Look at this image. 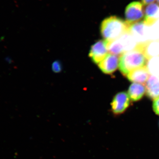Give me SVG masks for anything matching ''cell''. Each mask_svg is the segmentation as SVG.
Listing matches in <instances>:
<instances>
[{
  "mask_svg": "<svg viewBox=\"0 0 159 159\" xmlns=\"http://www.w3.org/2000/svg\"><path fill=\"white\" fill-rule=\"evenodd\" d=\"M119 61V57L117 55L107 54L98 64V66L102 73L106 74H111L118 69Z\"/></svg>",
  "mask_w": 159,
  "mask_h": 159,
  "instance_id": "52a82bcc",
  "label": "cell"
},
{
  "mask_svg": "<svg viewBox=\"0 0 159 159\" xmlns=\"http://www.w3.org/2000/svg\"><path fill=\"white\" fill-rule=\"evenodd\" d=\"M128 95L130 99L133 101H139L144 97L146 93V87L142 84H132L128 91Z\"/></svg>",
  "mask_w": 159,
  "mask_h": 159,
  "instance_id": "7c38bea8",
  "label": "cell"
},
{
  "mask_svg": "<svg viewBox=\"0 0 159 159\" xmlns=\"http://www.w3.org/2000/svg\"><path fill=\"white\" fill-rule=\"evenodd\" d=\"M155 0H142V4L144 6L148 5L153 2Z\"/></svg>",
  "mask_w": 159,
  "mask_h": 159,
  "instance_id": "ac0fdd59",
  "label": "cell"
},
{
  "mask_svg": "<svg viewBox=\"0 0 159 159\" xmlns=\"http://www.w3.org/2000/svg\"><path fill=\"white\" fill-rule=\"evenodd\" d=\"M129 25L116 16H111L103 20L100 25V33L107 41L118 39L128 32Z\"/></svg>",
  "mask_w": 159,
  "mask_h": 159,
  "instance_id": "6da1fadb",
  "label": "cell"
},
{
  "mask_svg": "<svg viewBox=\"0 0 159 159\" xmlns=\"http://www.w3.org/2000/svg\"><path fill=\"white\" fill-rule=\"evenodd\" d=\"M130 98L128 94L125 92H120L116 94L111 102L112 111L116 115L123 113L129 107Z\"/></svg>",
  "mask_w": 159,
  "mask_h": 159,
  "instance_id": "5b68a950",
  "label": "cell"
},
{
  "mask_svg": "<svg viewBox=\"0 0 159 159\" xmlns=\"http://www.w3.org/2000/svg\"><path fill=\"white\" fill-rule=\"evenodd\" d=\"M152 107L156 114L159 116V98L154 100Z\"/></svg>",
  "mask_w": 159,
  "mask_h": 159,
  "instance_id": "e0dca14e",
  "label": "cell"
},
{
  "mask_svg": "<svg viewBox=\"0 0 159 159\" xmlns=\"http://www.w3.org/2000/svg\"><path fill=\"white\" fill-rule=\"evenodd\" d=\"M143 5L139 2L129 4L125 10V22L128 25L139 22L144 16Z\"/></svg>",
  "mask_w": 159,
  "mask_h": 159,
  "instance_id": "3957f363",
  "label": "cell"
},
{
  "mask_svg": "<svg viewBox=\"0 0 159 159\" xmlns=\"http://www.w3.org/2000/svg\"><path fill=\"white\" fill-rule=\"evenodd\" d=\"M52 70L55 73H59L62 70V66L59 61H56L52 64Z\"/></svg>",
  "mask_w": 159,
  "mask_h": 159,
  "instance_id": "2e32d148",
  "label": "cell"
},
{
  "mask_svg": "<svg viewBox=\"0 0 159 159\" xmlns=\"http://www.w3.org/2000/svg\"><path fill=\"white\" fill-rule=\"evenodd\" d=\"M149 28L143 21H139L129 26L128 33L133 36L138 43L146 42L150 40Z\"/></svg>",
  "mask_w": 159,
  "mask_h": 159,
  "instance_id": "277c9868",
  "label": "cell"
},
{
  "mask_svg": "<svg viewBox=\"0 0 159 159\" xmlns=\"http://www.w3.org/2000/svg\"><path fill=\"white\" fill-rule=\"evenodd\" d=\"M144 23L148 27L153 25L159 20V5L152 3L146 6L145 11Z\"/></svg>",
  "mask_w": 159,
  "mask_h": 159,
  "instance_id": "9c48e42d",
  "label": "cell"
},
{
  "mask_svg": "<svg viewBox=\"0 0 159 159\" xmlns=\"http://www.w3.org/2000/svg\"><path fill=\"white\" fill-rule=\"evenodd\" d=\"M142 51L147 60L159 56V40H149L139 43L137 48Z\"/></svg>",
  "mask_w": 159,
  "mask_h": 159,
  "instance_id": "ba28073f",
  "label": "cell"
},
{
  "mask_svg": "<svg viewBox=\"0 0 159 159\" xmlns=\"http://www.w3.org/2000/svg\"><path fill=\"white\" fill-rule=\"evenodd\" d=\"M157 3L159 4V0H157Z\"/></svg>",
  "mask_w": 159,
  "mask_h": 159,
  "instance_id": "d6986e66",
  "label": "cell"
},
{
  "mask_svg": "<svg viewBox=\"0 0 159 159\" xmlns=\"http://www.w3.org/2000/svg\"><path fill=\"white\" fill-rule=\"evenodd\" d=\"M146 96L151 99L159 98V77L151 75L146 83Z\"/></svg>",
  "mask_w": 159,
  "mask_h": 159,
  "instance_id": "8fae6325",
  "label": "cell"
},
{
  "mask_svg": "<svg viewBox=\"0 0 159 159\" xmlns=\"http://www.w3.org/2000/svg\"><path fill=\"white\" fill-rule=\"evenodd\" d=\"M107 42V50L110 54L120 56L124 53V50L118 39Z\"/></svg>",
  "mask_w": 159,
  "mask_h": 159,
  "instance_id": "5bb4252c",
  "label": "cell"
},
{
  "mask_svg": "<svg viewBox=\"0 0 159 159\" xmlns=\"http://www.w3.org/2000/svg\"><path fill=\"white\" fill-rule=\"evenodd\" d=\"M147 60L142 51L138 49L125 52L119 57V70L126 77L131 71L146 66Z\"/></svg>",
  "mask_w": 159,
  "mask_h": 159,
  "instance_id": "7a4b0ae2",
  "label": "cell"
},
{
  "mask_svg": "<svg viewBox=\"0 0 159 159\" xmlns=\"http://www.w3.org/2000/svg\"><path fill=\"white\" fill-rule=\"evenodd\" d=\"M149 73L146 66L131 71L126 77L131 82L145 84L149 78Z\"/></svg>",
  "mask_w": 159,
  "mask_h": 159,
  "instance_id": "30bf717a",
  "label": "cell"
},
{
  "mask_svg": "<svg viewBox=\"0 0 159 159\" xmlns=\"http://www.w3.org/2000/svg\"><path fill=\"white\" fill-rule=\"evenodd\" d=\"M118 39L122 45L124 53L135 50L139 44L133 36L128 32L123 34Z\"/></svg>",
  "mask_w": 159,
  "mask_h": 159,
  "instance_id": "4fadbf2b",
  "label": "cell"
},
{
  "mask_svg": "<svg viewBox=\"0 0 159 159\" xmlns=\"http://www.w3.org/2000/svg\"><path fill=\"white\" fill-rule=\"evenodd\" d=\"M107 44L105 40H99L91 47L89 56L94 63L99 64L107 55Z\"/></svg>",
  "mask_w": 159,
  "mask_h": 159,
  "instance_id": "8992f818",
  "label": "cell"
},
{
  "mask_svg": "<svg viewBox=\"0 0 159 159\" xmlns=\"http://www.w3.org/2000/svg\"><path fill=\"white\" fill-rule=\"evenodd\" d=\"M146 66L149 74L159 77V56L148 59Z\"/></svg>",
  "mask_w": 159,
  "mask_h": 159,
  "instance_id": "9a60e30c",
  "label": "cell"
}]
</instances>
